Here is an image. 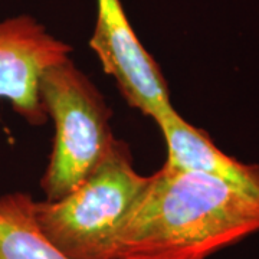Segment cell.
Instances as JSON below:
<instances>
[{
	"label": "cell",
	"instance_id": "1",
	"mask_svg": "<svg viewBox=\"0 0 259 259\" xmlns=\"http://www.w3.org/2000/svg\"><path fill=\"white\" fill-rule=\"evenodd\" d=\"M258 232V197L164 163L130 210L115 259H206Z\"/></svg>",
	"mask_w": 259,
	"mask_h": 259
},
{
	"label": "cell",
	"instance_id": "2",
	"mask_svg": "<svg viewBox=\"0 0 259 259\" xmlns=\"http://www.w3.org/2000/svg\"><path fill=\"white\" fill-rule=\"evenodd\" d=\"M130 147L114 140L88 179L58 200H33V218L48 241L69 259H115L117 239L147 183Z\"/></svg>",
	"mask_w": 259,
	"mask_h": 259
},
{
	"label": "cell",
	"instance_id": "3",
	"mask_svg": "<svg viewBox=\"0 0 259 259\" xmlns=\"http://www.w3.org/2000/svg\"><path fill=\"white\" fill-rule=\"evenodd\" d=\"M39 95L55 124L54 148L40 186L47 200H58L83 183L110 151L115 140L111 111L71 56L42 72Z\"/></svg>",
	"mask_w": 259,
	"mask_h": 259
},
{
	"label": "cell",
	"instance_id": "4",
	"mask_svg": "<svg viewBox=\"0 0 259 259\" xmlns=\"http://www.w3.org/2000/svg\"><path fill=\"white\" fill-rule=\"evenodd\" d=\"M90 47L133 108L154 121L173 108L166 79L134 33L120 0H97Z\"/></svg>",
	"mask_w": 259,
	"mask_h": 259
},
{
	"label": "cell",
	"instance_id": "5",
	"mask_svg": "<svg viewBox=\"0 0 259 259\" xmlns=\"http://www.w3.org/2000/svg\"><path fill=\"white\" fill-rule=\"evenodd\" d=\"M72 48L55 37L33 16L0 19V100L32 125L48 118L39 79L51 65L69 58Z\"/></svg>",
	"mask_w": 259,
	"mask_h": 259
},
{
	"label": "cell",
	"instance_id": "6",
	"mask_svg": "<svg viewBox=\"0 0 259 259\" xmlns=\"http://www.w3.org/2000/svg\"><path fill=\"white\" fill-rule=\"evenodd\" d=\"M156 122L167 144L170 166L221 179L259 199V164H245L225 154L206 131L189 124L175 108Z\"/></svg>",
	"mask_w": 259,
	"mask_h": 259
},
{
	"label": "cell",
	"instance_id": "7",
	"mask_svg": "<svg viewBox=\"0 0 259 259\" xmlns=\"http://www.w3.org/2000/svg\"><path fill=\"white\" fill-rule=\"evenodd\" d=\"M33 200L20 190L0 196V259H69L37 228Z\"/></svg>",
	"mask_w": 259,
	"mask_h": 259
}]
</instances>
